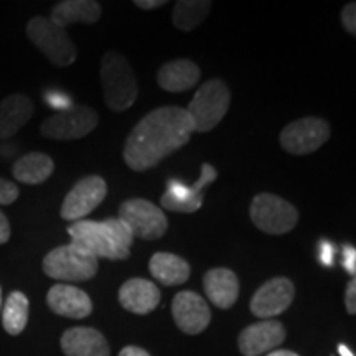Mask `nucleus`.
Returning a JSON list of instances; mask_svg holds the SVG:
<instances>
[{
  "label": "nucleus",
  "instance_id": "f257e3e1",
  "mask_svg": "<svg viewBox=\"0 0 356 356\" xmlns=\"http://www.w3.org/2000/svg\"><path fill=\"white\" fill-rule=\"evenodd\" d=\"M195 132L186 109L163 106L145 114L129 134L122 157L134 172H147L186 145Z\"/></svg>",
  "mask_w": 356,
  "mask_h": 356
},
{
  "label": "nucleus",
  "instance_id": "f03ea898",
  "mask_svg": "<svg viewBox=\"0 0 356 356\" xmlns=\"http://www.w3.org/2000/svg\"><path fill=\"white\" fill-rule=\"evenodd\" d=\"M71 243L84 249L96 259L124 261L131 256L134 236L127 225L119 218H106L104 221L79 220L68 228Z\"/></svg>",
  "mask_w": 356,
  "mask_h": 356
},
{
  "label": "nucleus",
  "instance_id": "7ed1b4c3",
  "mask_svg": "<svg viewBox=\"0 0 356 356\" xmlns=\"http://www.w3.org/2000/svg\"><path fill=\"white\" fill-rule=\"evenodd\" d=\"M101 83L106 106L114 113L131 109L139 96V84L131 65L118 51H108L101 61Z\"/></svg>",
  "mask_w": 356,
  "mask_h": 356
},
{
  "label": "nucleus",
  "instance_id": "20e7f679",
  "mask_svg": "<svg viewBox=\"0 0 356 356\" xmlns=\"http://www.w3.org/2000/svg\"><path fill=\"white\" fill-rule=\"evenodd\" d=\"M43 273L60 282H84L97 274V259L76 244L51 249L42 262Z\"/></svg>",
  "mask_w": 356,
  "mask_h": 356
},
{
  "label": "nucleus",
  "instance_id": "39448f33",
  "mask_svg": "<svg viewBox=\"0 0 356 356\" xmlns=\"http://www.w3.org/2000/svg\"><path fill=\"white\" fill-rule=\"evenodd\" d=\"M231 104V92L221 79H210L198 88L186 113L193 121L195 132H210L222 121Z\"/></svg>",
  "mask_w": 356,
  "mask_h": 356
},
{
  "label": "nucleus",
  "instance_id": "423d86ee",
  "mask_svg": "<svg viewBox=\"0 0 356 356\" xmlns=\"http://www.w3.org/2000/svg\"><path fill=\"white\" fill-rule=\"evenodd\" d=\"M26 37L53 65L65 68L76 61L78 50L68 32L47 17H33L26 24Z\"/></svg>",
  "mask_w": 356,
  "mask_h": 356
},
{
  "label": "nucleus",
  "instance_id": "0eeeda50",
  "mask_svg": "<svg viewBox=\"0 0 356 356\" xmlns=\"http://www.w3.org/2000/svg\"><path fill=\"white\" fill-rule=\"evenodd\" d=\"M249 215L257 229L273 236L291 233L299 222L297 208L274 193L256 195L249 208Z\"/></svg>",
  "mask_w": 356,
  "mask_h": 356
},
{
  "label": "nucleus",
  "instance_id": "6e6552de",
  "mask_svg": "<svg viewBox=\"0 0 356 356\" xmlns=\"http://www.w3.org/2000/svg\"><path fill=\"white\" fill-rule=\"evenodd\" d=\"M99 124V115L92 108L83 104H73L68 109L58 111L56 114L44 119L40 132L47 139L76 140L92 132Z\"/></svg>",
  "mask_w": 356,
  "mask_h": 356
},
{
  "label": "nucleus",
  "instance_id": "1a4fd4ad",
  "mask_svg": "<svg viewBox=\"0 0 356 356\" xmlns=\"http://www.w3.org/2000/svg\"><path fill=\"white\" fill-rule=\"evenodd\" d=\"M119 220L127 225L134 238L155 241L168 229V220L162 208L144 198H132L119 207Z\"/></svg>",
  "mask_w": 356,
  "mask_h": 356
},
{
  "label": "nucleus",
  "instance_id": "9d476101",
  "mask_svg": "<svg viewBox=\"0 0 356 356\" xmlns=\"http://www.w3.org/2000/svg\"><path fill=\"white\" fill-rule=\"evenodd\" d=\"M330 126L320 118H302L287 124L279 136V142L286 152L292 155H307L317 152L330 139Z\"/></svg>",
  "mask_w": 356,
  "mask_h": 356
},
{
  "label": "nucleus",
  "instance_id": "9b49d317",
  "mask_svg": "<svg viewBox=\"0 0 356 356\" xmlns=\"http://www.w3.org/2000/svg\"><path fill=\"white\" fill-rule=\"evenodd\" d=\"M108 195V184L99 175H89L76 181L61 204L60 215L66 221H79L96 210Z\"/></svg>",
  "mask_w": 356,
  "mask_h": 356
},
{
  "label": "nucleus",
  "instance_id": "f8f14e48",
  "mask_svg": "<svg viewBox=\"0 0 356 356\" xmlns=\"http://www.w3.org/2000/svg\"><path fill=\"white\" fill-rule=\"evenodd\" d=\"M218 172L210 163L202 165V177L198 178L197 184L193 186H186L178 180H170L167 184V191L162 198L160 204L168 211L173 213H195L202 208L203 195L207 185L215 181Z\"/></svg>",
  "mask_w": 356,
  "mask_h": 356
},
{
  "label": "nucleus",
  "instance_id": "ddd939ff",
  "mask_svg": "<svg viewBox=\"0 0 356 356\" xmlns=\"http://www.w3.org/2000/svg\"><path fill=\"white\" fill-rule=\"evenodd\" d=\"M296 297V287L287 277H274L257 289L251 299V312L257 318L270 320L289 309Z\"/></svg>",
  "mask_w": 356,
  "mask_h": 356
},
{
  "label": "nucleus",
  "instance_id": "4468645a",
  "mask_svg": "<svg viewBox=\"0 0 356 356\" xmlns=\"http://www.w3.org/2000/svg\"><path fill=\"white\" fill-rule=\"evenodd\" d=\"M172 314L177 327L188 335H198L210 325L211 312L202 296L184 291L172 302Z\"/></svg>",
  "mask_w": 356,
  "mask_h": 356
},
{
  "label": "nucleus",
  "instance_id": "2eb2a0df",
  "mask_svg": "<svg viewBox=\"0 0 356 356\" xmlns=\"http://www.w3.org/2000/svg\"><path fill=\"white\" fill-rule=\"evenodd\" d=\"M286 340V328L277 320H262L239 333L238 345L244 356H259L277 348Z\"/></svg>",
  "mask_w": 356,
  "mask_h": 356
},
{
  "label": "nucleus",
  "instance_id": "dca6fc26",
  "mask_svg": "<svg viewBox=\"0 0 356 356\" xmlns=\"http://www.w3.org/2000/svg\"><path fill=\"white\" fill-rule=\"evenodd\" d=\"M48 307L56 315L68 318H86L92 312V302L81 289L70 284H56L48 291Z\"/></svg>",
  "mask_w": 356,
  "mask_h": 356
},
{
  "label": "nucleus",
  "instance_id": "f3484780",
  "mask_svg": "<svg viewBox=\"0 0 356 356\" xmlns=\"http://www.w3.org/2000/svg\"><path fill=\"white\" fill-rule=\"evenodd\" d=\"M66 356H111L109 343L101 332L89 327L70 328L61 337Z\"/></svg>",
  "mask_w": 356,
  "mask_h": 356
},
{
  "label": "nucleus",
  "instance_id": "a211bd4d",
  "mask_svg": "<svg viewBox=\"0 0 356 356\" xmlns=\"http://www.w3.org/2000/svg\"><path fill=\"white\" fill-rule=\"evenodd\" d=\"M203 289L211 304L218 309H231L239 297V280L231 269L215 267L203 277Z\"/></svg>",
  "mask_w": 356,
  "mask_h": 356
},
{
  "label": "nucleus",
  "instance_id": "6ab92c4d",
  "mask_svg": "<svg viewBox=\"0 0 356 356\" xmlns=\"http://www.w3.org/2000/svg\"><path fill=\"white\" fill-rule=\"evenodd\" d=\"M160 291L155 284L145 279H129L119 291V302L124 309L137 315H145L157 309Z\"/></svg>",
  "mask_w": 356,
  "mask_h": 356
},
{
  "label": "nucleus",
  "instance_id": "aec40b11",
  "mask_svg": "<svg viewBox=\"0 0 356 356\" xmlns=\"http://www.w3.org/2000/svg\"><path fill=\"white\" fill-rule=\"evenodd\" d=\"M200 78H202L200 66L186 58L168 61L157 73L159 86L168 92L188 91L200 81Z\"/></svg>",
  "mask_w": 356,
  "mask_h": 356
},
{
  "label": "nucleus",
  "instance_id": "412c9836",
  "mask_svg": "<svg viewBox=\"0 0 356 356\" xmlns=\"http://www.w3.org/2000/svg\"><path fill=\"white\" fill-rule=\"evenodd\" d=\"M33 113V101L25 95H12L0 101V139L15 136L32 119Z\"/></svg>",
  "mask_w": 356,
  "mask_h": 356
},
{
  "label": "nucleus",
  "instance_id": "4be33fe9",
  "mask_svg": "<svg viewBox=\"0 0 356 356\" xmlns=\"http://www.w3.org/2000/svg\"><path fill=\"white\" fill-rule=\"evenodd\" d=\"M101 13L102 8L95 0H63L53 7L50 20L66 30L73 24H96Z\"/></svg>",
  "mask_w": 356,
  "mask_h": 356
},
{
  "label": "nucleus",
  "instance_id": "5701e85b",
  "mask_svg": "<svg viewBox=\"0 0 356 356\" xmlns=\"http://www.w3.org/2000/svg\"><path fill=\"white\" fill-rule=\"evenodd\" d=\"M149 270L157 282L168 287L185 284L191 273L190 264L184 257L170 252H155L149 261Z\"/></svg>",
  "mask_w": 356,
  "mask_h": 356
},
{
  "label": "nucleus",
  "instance_id": "b1692460",
  "mask_svg": "<svg viewBox=\"0 0 356 356\" xmlns=\"http://www.w3.org/2000/svg\"><path fill=\"white\" fill-rule=\"evenodd\" d=\"M55 172V162L50 155L42 152H30L13 163V178L25 185H40L47 181Z\"/></svg>",
  "mask_w": 356,
  "mask_h": 356
},
{
  "label": "nucleus",
  "instance_id": "393cba45",
  "mask_svg": "<svg viewBox=\"0 0 356 356\" xmlns=\"http://www.w3.org/2000/svg\"><path fill=\"white\" fill-rule=\"evenodd\" d=\"M211 7L210 0H180L173 7V25L181 32H191L207 19Z\"/></svg>",
  "mask_w": 356,
  "mask_h": 356
},
{
  "label": "nucleus",
  "instance_id": "a878e982",
  "mask_svg": "<svg viewBox=\"0 0 356 356\" xmlns=\"http://www.w3.org/2000/svg\"><path fill=\"white\" fill-rule=\"evenodd\" d=\"M29 312L30 304L25 293L19 291L12 292L10 296L7 297L6 305H3L2 310L3 330H6L8 335H20V333L25 330L26 323H29Z\"/></svg>",
  "mask_w": 356,
  "mask_h": 356
},
{
  "label": "nucleus",
  "instance_id": "bb28decb",
  "mask_svg": "<svg viewBox=\"0 0 356 356\" xmlns=\"http://www.w3.org/2000/svg\"><path fill=\"white\" fill-rule=\"evenodd\" d=\"M20 197V190L13 181L7 178H0V204L8 207V204L15 203L17 198Z\"/></svg>",
  "mask_w": 356,
  "mask_h": 356
},
{
  "label": "nucleus",
  "instance_id": "cd10ccee",
  "mask_svg": "<svg viewBox=\"0 0 356 356\" xmlns=\"http://www.w3.org/2000/svg\"><path fill=\"white\" fill-rule=\"evenodd\" d=\"M341 24H343L345 30L348 32L351 37L356 35V3L350 2L346 3L341 10Z\"/></svg>",
  "mask_w": 356,
  "mask_h": 356
},
{
  "label": "nucleus",
  "instance_id": "c85d7f7f",
  "mask_svg": "<svg viewBox=\"0 0 356 356\" xmlns=\"http://www.w3.org/2000/svg\"><path fill=\"white\" fill-rule=\"evenodd\" d=\"M44 101L48 102V104L51 106V108H55L58 111H63V109H68L73 106V102L68 96H65L63 92L60 91H48L44 92Z\"/></svg>",
  "mask_w": 356,
  "mask_h": 356
},
{
  "label": "nucleus",
  "instance_id": "c756f323",
  "mask_svg": "<svg viewBox=\"0 0 356 356\" xmlns=\"http://www.w3.org/2000/svg\"><path fill=\"white\" fill-rule=\"evenodd\" d=\"M345 305H346V312H348L350 315L356 314V280L355 279L351 280L348 286H346Z\"/></svg>",
  "mask_w": 356,
  "mask_h": 356
},
{
  "label": "nucleus",
  "instance_id": "7c9ffc66",
  "mask_svg": "<svg viewBox=\"0 0 356 356\" xmlns=\"http://www.w3.org/2000/svg\"><path fill=\"white\" fill-rule=\"evenodd\" d=\"M343 266L346 273L351 275L356 274V249L353 246L343 248Z\"/></svg>",
  "mask_w": 356,
  "mask_h": 356
},
{
  "label": "nucleus",
  "instance_id": "2f4dec72",
  "mask_svg": "<svg viewBox=\"0 0 356 356\" xmlns=\"http://www.w3.org/2000/svg\"><path fill=\"white\" fill-rule=\"evenodd\" d=\"M335 252L337 249L333 248L330 243H322V246H320V261H322V264L332 266Z\"/></svg>",
  "mask_w": 356,
  "mask_h": 356
},
{
  "label": "nucleus",
  "instance_id": "473e14b6",
  "mask_svg": "<svg viewBox=\"0 0 356 356\" xmlns=\"http://www.w3.org/2000/svg\"><path fill=\"white\" fill-rule=\"evenodd\" d=\"M10 222H8L7 216L0 210V244H6L10 239Z\"/></svg>",
  "mask_w": 356,
  "mask_h": 356
},
{
  "label": "nucleus",
  "instance_id": "72a5a7b5",
  "mask_svg": "<svg viewBox=\"0 0 356 356\" xmlns=\"http://www.w3.org/2000/svg\"><path fill=\"white\" fill-rule=\"evenodd\" d=\"M134 6L142 8V10H154V8L165 6V0H136Z\"/></svg>",
  "mask_w": 356,
  "mask_h": 356
},
{
  "label": "nucleus",
  "instance_id": "f704fd0d",
  "mask_svg": "<svg viewBox=\"0 0 356 356\" xmlns=\"http://www.w3.org/2000/svg\"><path fill=\"white\" fill-rule=\"evenodd\" d=\"M119 356H150L144 348H139V346H126V348L121 350Z\"/></svg>",
  "mask_w": 356,
  "mask_h": 356
},
{
  "label": "nucleus",
  "instance_id": "c9c22d12",
  "mask_svg": "<svg viewBox=\"0 0 356 356\" xmlns=\"http://www.w3.org/2000/svg\"><path fill=\"white\" fill-rule=\"evenodd\" d=\"M267 356H299V355L293 353L291 350H277V351H273V353H269Z\"/></svg>",
  "mask_w": 356,
  "mask_h": 356
},
{
  "label": "nucleus",
  "instance_id": "e433bc0d",
  "mask_svg": "<svg viewBox=\"0 0 356 356\" xmlns=\"http://www.w3.org/2000/svg\"><path fill=\"white\" fill-rule=\"evenodd\" d=\"M338 351H340L341 356H353V353L345 345H338Z\"/></svg>",
  "mask_w": 356,
  "mask_h": 356
},
{
  "label": "nucleus",
  "instance_id": "4c0bfd02",
  "mask_svg": "<svg viewBox=\"0 0 356 356\" xmlns=\"http://www.w3.org/2000/svg\"><path fill=\"white\" fill-rule=\"evenodd\" d=\"M0 310H2V289H0Z\"/></svg>",
  "mask_w": 356,
  "mask_h": 356
}]
</instances>
